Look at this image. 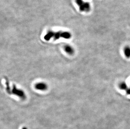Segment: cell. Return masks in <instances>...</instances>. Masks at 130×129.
Masks as SVG:
<instances>
[{"mask_svg": "<svg viewBox=\"0 0 130 129\" xmlns=\"http://www.w3.org/2000/svg\"><path fill=\"white\" fill-rule=\"evenodd\" d=\"M64 50L66 52L69 54H72L74 53V49L70 45H66L64 47Z\"/></svg>", "mask_w": 130, "mask_h": 129, "instance_id": "6", "label": "cell"}, {"mask_svg": "<svg viewBox=\"0 0 130 129\" xmlns=\"http://www.w3.org/2000/svg\"><path fill=\"white\" fill-rule=\"evenodd\" d=\"M12 92L13 94L17 95V96H19L20 97L22 98V99H23V98L24 99L25 98V94L23 92V91L21 90L17 89L15 85H14V87H13Z\"/></svg>", "mask_w": 130, "mask_h": 129, "instance_id": "3", "label": "cell"}, {"mask_svg": "<svg viewBox=\"0 0 130 129\" xmlns=\"http://www.w3.org/2000/svg\"><path fill=\"white\" fill-rule=\"evenodd\" d=\"M71 34L67 31H60L55 32L53 31H49L44 36V39L46 41H49L52 38L54 40H57L61 38L70 39L71 38Z\"/></svg>", "mask_w": 130, "mask_h": 129, "instance_id": "1", "label": "cell"}, {"mask_svg": "<svg viewBox=\"0 0 130 129\" xmlns=\"http://www.w3.org/2000/svg\"><path fill=\"white\" fill-rule=\"evenodd\" d=\"M36 89L41 91L45 90L47 88V86L46 85L43 83H38V84H36L35 86Z\"/></svg>", "mask_w": 130, "mask_h": 129, "instance_id": "4", "label": "cell"}, {"mask_svg": "<svg viewBox=\"0 0 130 129\" xmlns=\"http://www.w3.org/2000/svg\"><path fill=\"white\" fill-rule=\"evenodd\" d=\"M119 87L120 89L123 90H126L127 88V86L125 83L124 82H121L120 83L119 85Z\"/></svg>", "mask_w": 130, "mask_h": 129, "instance_id": "7", "label": "cell"}, {"mask_svg": "<svg viewBox=\"0 0 130 129\" xmlns=\"http://www.w3.org/2000/svg\"><path fill=\"white\" fill-rule=\"evenodd\" d=\"M22 129H27V128H26V127H23V128H22Z\"/></svg>", "mask_w": 130, "mask_h": 129, "instance_id": "9", "label": "cell"}, {"mask_svg": "<svg viewBox=\"0 0 130 129\" xmlns=\"http://www.w3.org/2000/svg\"><path fill=\"white\" fill-rule=\"evenodd\" d=\"M77 5L78 6L79 10L81 12H88L91 9L90 4L83 0H75Z\"/></svg>", "mask_w": 130, "mask_h": 129, "instance_id": "2", "label": "cell"}, {"mask_svg": "<svg viewBox=\"0 0 130 129\" xmlns=\"http://www.w3.org/2000/svg\"><path fill=\"white\" fill-rule=\"evenodd\" d=\"M126 92L128 94L130 95V88H128L126 90Z\"/></svg>", "mask_w": 130, "mask_h": 129, "instance_id": "8", "label": "cell"}, {"mask_svg": "<svg viewBox=\"0 0 130 129\" xmlns=\"http://www.w3.org/2000/svg\"><path fill=\"white\" fill-rule=\"evenodd\" d=\"M124 55L125 57L129 58H130V47L129 46H126L124 48L123 50Z\"/></svg>", "mask_w": 130, "mask_h": 129, "instance_id": "5", "label": "cell"}]
</instances>
